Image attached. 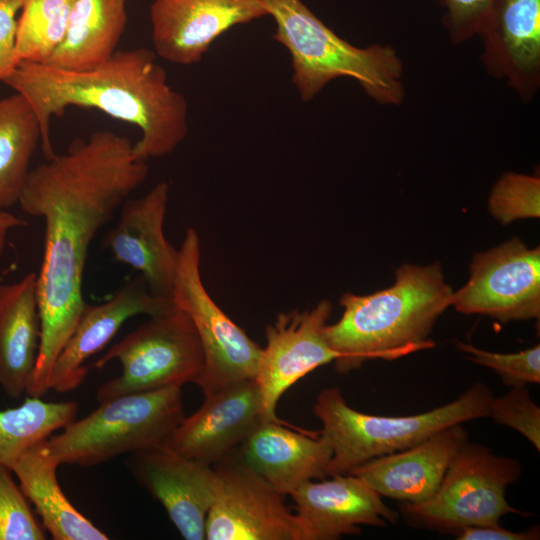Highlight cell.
<instances>
[{
  "label": "cell",
  "instance_id": "cell-5",
  "mask_svg": "<svg viewBox=\"0 0 540 540\" xmlns=\"http://www.w3.org/2000/svg\"><path fill=\"white\" fill-rule=\"evenodd\" d=\"M493 398L484 383L472 384L460 397L425 413L408 416L365 414L348 406L337 387L320 391L313 406L332 458L327 476L347 474L363 463L407 449L455 424L488 417Z\"/></svg>",
  "mask_w": 540,
  "mask_h": 540
},
{
  "label": "cell",
  "instance_id": "cell-21",
  "mask_svg": "<svg viewBox=\"0 0 540 540\" xmlns=\"http://www.w3.org/2000/svg\"><path fill=\"white\" fill-rule=\"evenodd\" d=\"M284 424L260 422L238 451L244 462L283 496L304 482L327 477L333 453L321 433H301Z\"/></svg>",
  "mask_w": 540,
  "mask_h": 540
},
{
  "label": "cell",
  "instance_id": "cell-1",
  "mask_svg": "<svg viewBox=\"0 0 540 540\" xmlns=\"http://www.w3.org/2000/svg\"><path fill=\"white\" fill-rule=\"evenodd\" d=\"M133 145L111 131H96L27 175L18 204L45 226L37 275L41 337L28 396L50 390L55 362L86 306L82 279L90 243L148 175Z\"/></svg>",
  "mask_w": 540,
  "mask_h": 540
},
{
  "label": "cell",
  "instance_id": "cell-10",
  "mask_svg": "<svg viewBox=\"0 0 540 540\" xmlns=\"http://www.w3.org/2000/svg\"><path fill=\"white\" fill-rule=\"evenodd\" d=\"M207 540H305L282 496L235 449L217 462Z\"/></svg>",
  "mask_w": 540,
  "mask_h": 540
},
{
  "label": "cell",
  "instance_id": "cell-27",
  "mask_svg": "<svg viewBox=\"0 0 540 540\" xmlns=\"http://www.w3.org/2000/svg\"><path fill=\"white\" fill-rule=\"evenodd\" d=\"M75 0H24L17 22L21 60L44 64L62 42Z\"/></svg>",
  "mask_w": 540,
  "mask_h": 540
},
{
  "label": "cell",
  "instance_id": "cell-17",
  "mask_svg": "<svg viewBox=\"0 0 540 540\" xmlns=\"http://www.w3.org/2000/svg\"><path fill=\"white\" fill-rule=\"evenodd\" d=\"M201 407L184 417L165 444L189 459L212 465L232 452L263 421L255 379L204 396Z\"/></svg>",
  "mask_w": 540,
  "mask_h": 540
},
{
  "label": "cell",
  "instance_id": "cell-8",
  "mask_svg": "<svg viewBox=\"0 0 540 540\" xmlns=\"http://www.w3.org/2000/svg\"><path fill=\"white\" fill-rule=\"evenodd\" d=\"M114 359L120 362L122 372L98 387L99 403L126 394L196 383L204 368L194 324L176 304L127 334L93 367L101 369Z\"/></svg>",
  "mask_w": 540,
  "mask_h": 540
},
{
  "label": "cell",
  "instance_id": "cell-6",
  "mask_svg": "<svg viewBox=\"0 0 540 540\" xmlns=\"http://www.w3.org/2000/svg\"><path fill=\"white\" fill-rule=\"evenodd\" d=\"M182 386L126 394L104 402L46 440L60 465L90 467L165 444L185 417Z\"/></svg>",
  "mask_w": 540,
  "mask_h": 540
},
{
  "label": "cell",
  "instance_id": "cell-7",
  "mask_svg": "<svg viewBox=\"0 0 540 540\" xmlns=\"http://www.w3.org/2000/svg\"><path fill=\"white\" fill-rule=\"evenodd\" d=\"M521 475V464L467 441L451 461L436 492L418 504L403 502L407 524L457 535L467 527L499 524L506 514L529 515L512 507L506 488Z\"/></svg>",
  "mask_w": 540,
  "mask_h": 540
},
{
  "label": "cell",
  "instance_id": "cell-15",
  "mask_svg": "<svg viewBox=\"0 0 540 540\" xmlns=\"http://www.w3.org/2000/svg\"><path fill=\"white\" fill-rule=\"evenodd\" d=\"M477 36L485 71L531 102L540 88V0H495Z\"/></svg>",
  "mask_w": 540,
  "mask_h": 540
},
{
  "label": "cell",
  "instance_id": "cell-29",
  "mask_svg": "<svg viewBox=\"0 0 540 540\" xmlns=\"http://www.w3.org/2000/svg\"><path fill=\"white\" fill-rule=\"evenodd\" d=\"M45 531L12 470L0 464V540H44Z\"/></svg>",
  "mask_w": 540,
  "mask_h": 540
},
{
  "label": "cell",
  "instance_id": "cell-3",
  "mask_svg": "<svg viewBox=\"0 0 540 540\" xmlns=\"http://www.w3.org/2000/svg\"><path fill=\"white\" fill-rule=\"evenodd\" d=\"M452 299L439 263L404 264L387 289L368 295L344 293L339 301L342 316L324 330L339 354L335 370L348 373L368 360H393L432 348L428 335Z\"/></svg>",
  "mask_w": 540,
  "mask_h": 540
},
{
  "label": "cell",
  "instance_id": "cell-24",
  "mask_svg": "<svg viewBox=\"0 0 540 540\" xmlns=\"http://www.w3.org/2000/svg\"><path fill=\"white\" fill-rule=\"evenodd\" d=\"M126 23V0H75L66 34L44 64L67 71L92 69L116 51Z\"/></svg>",
  "mask_w": 540,
  "mask_h": 540
},
{
  "label": "cell",
  "instance_id": "cell-16",
  "mask_svg": "<svg viewBox=\"0 0 540 540\" xmlns=\"http://www.w3.org/2000/svg\"><path fill=\"white\" fill-rule=\"evenodd\" d=\"M174 305L171 297L154 293L141 276L126 282L106 302L86 304L55 362L50 390L66 393L80 386L88 373L84 362L102 350L128 319L139 314L155 316Z\"/></svg>",
  "mask_w": 540,
  "mask_h": 540
},
{
  "label": "cell",
  "instance_id": "cell-2",
  "mask_svg": "<svg viewBox=\"0 0 540 540\" xmlns=\"http://www.w3.org/2000/svg\"><path fill=\"white\" fill-rule=\"evenodd\" d=\"M3 83L34 110L46 159L55 155L51 118L62 116L69 106L98 109L137 126L141 138L133 145V155L140 161L172 153L188 134L187 101L169 85L156 53L146 48L115 51L84 71L21 60Z\"/></svg>",
  "mask_w": 540,
  "mask_h": 540
},
{
  "label": "cell",
  "instance_id": "cell-23",
  "mask_svg": "<svg viewBox=\"0 0 540 540\" xmlns=\"http://www.w3.org/2000/svg\"><path fill=\"white\" fill-rule=\"evenodd\" d=\"M46 439L31 446L12 466L18 484L54 540H107L109 537L81 514L63 493Z\"/></svg>",
  "mask_w": 540,
  "mask_h": 540
},
{
  "label": "cell",
  "instance_id": "cell-4",
  "mask_svg": "<svg viewBox=\"0 0 540 540\" xmlns=\"http://www.w3.org/2000/svg\"><path fill=\"white\" fill-rule=\"evenodd\" d=\"M276 28L272 37L291 56L292 81L302 101H311L331 81L355 80L380 105L405 98L404 64L389 44L355 46L325 25L302 0H261Z\"/></svg>",
  "mask_w": 540,
  "mask_h": 540
},
{
  "label": "cell",
  "instance_id": "cell-18",
  "mask_svg": "<svg viewBox=\"0 0 540 540\" xmlns=\"http://www.w3.org/2000/svg\"><path fill=\"white\" fill-rule=\"evenodd\" d=\"M302 483L290 496L305 540H335L361 533L359 525L385 527L398 514L362 479L335 474Z\"/></svg>",
  "mask_w": 540,
  "mask_h": 540
},
{
  "label": "cell",
  "instance_id": "cell-35",
  "mask_svg": "<svg viewBox=\"0 0 540 540\" xmlns=\"http://www.w3.org/2000/svg\"><path fill=\"white\" fill-rule=\"evenodd\" d=\"M25 224V221L17 216L6 211H0V255L5 250L9 231Z\"/></svg>",
  "mask_w": 540,
  "mask_h": 540
},
{
  "label": "cell",
  "instance_id": "cell-11",
  "mask_svg": "<svg viewBox=\"0 0 540 540\" xmlns=\"http://www.w3.org/2000/svg\"><path fill=\"white\" fill-rule=\"evenodd\" d=\"M460 313L488 315L501 322L530 320L540 315V248L519 238L476 253L470 277L453 292Z\"/></svg>",
  "mask_w": 540,
  "mask_h": 540
},
{
  "label": "cell",
  "instance_id": "cell-28",
  "mask_svg": "<svg viewBox=\"0 0 540 540\" xmlns=\"http://www.w3.org/2000/svg\"><path fill=\"white\" fill-rule=\"evenodd\" d=\"M488 210L502 224L540 216L539 174L506 172L491 189Z\"/></svg>",
  "mask_w": 540,
  "mask_h": 540
},
{
  "label": "cell",
  "instance_id": "cell-33",
  "mask_svg": "<svg viewBox=\"0 0 540 540\" xmlns=\"http://www.w3.org/2000/svg\"><path fill=\"white\" fill-rule=\"evenodd\" d=\"M23 1L0 0V82H3L20 62L16 49L17 14Z\"/></svg>",
  "mask_w": 540,
  "mask_h": 540
},
{
  "label": "cell",
  "instance_id": "cell-20",
  "mask_svg": "<svg viewBox=\"0 0 540 540\" xmlns=\"http://www.w3.org/2000/svg\"><path fill=\"white\" fill-rule=\"evenodd\" d=\"M467 441L462 424H455L407 449L373 458L347 474L362 479L381 497L422 503L436 492Z\"/></svg>",
  "mask_w": 540,
  "mask_h": 540
},
{
  "label": "cell",
  "instance_id": "cell-34",
  "mask_svg": "<svg viewBox=\"0 0 540 540\" xmlns=\"http://www.w3.org/2000/svg\"><path fill=\"white\" fill-rule=\"evenodd\" d=\"M458 540H536L539 539V527L533 526L526 531H509L499 524L467 527L457 535Z\"/></svg>",
  "mask_w": 540,
  "mask_h": 540
},
{
  "label": "cell",
  "instance_id": "cell-26",
  "mask_svg": "<svg viewBox=\"0 0 540 540\" xmlns=\"http://www.w3.org/2000/svg\"><path fill=\"white\" fill-rule=\"evenodd\" d=\"M77 412L75 402H45L33 396L0 410V464L11 469L31 446L74 421Z\"/></svg>",
  "mask_w": 540,
  "mask_h": 540
},
{
  "label": "cell",
  "instance_id": "cell-12",
  "mask_svg": "<svg viewBox=\"0 0 540 540\" xmlns=\"http://www.w3.org/2000/svg\"><path fill=\"white\" fill-rule=\"evenodd\" d=\"M331 313L330 301L322 300L310 310L280 312L266 326V346L255 376L263 421L285 423L276 415L281 396L314 369L339 358L324 332Z\"/></svg>",
  "mask_w": 540,
  "mask_h": 540
},
{
  "label": "cell",
  "instance_id": "cell-32",
  "mask_svg": "<svg viewBox=\"0 0 540 540\" xmlns=\"http://www.w3.org/2000/svg\"><path fill=\"white\" fill-rule=\"evenodd\" d=\"M495 0H440L442 24L453 45L477 36Z\"/></svg>",
  "mask_w": 540,
  "mask_h": 540
},
{
  "label": "cell",
  "instance_id": "cell-31",
  "mask_svg": "<svg viewBox=\"0 0 540 540\" xmlns=\"http://www.w3.org/2000/svg\"><path fill=\"white\" fill-rule=\"evenodd\" d=\"M488 417L510 427L540 450V408L532 401L525 386L511 387L505 395L492 398Z\"/></svg>",
  "mask_w": 540,
  "mask_h": 540
},
{
  "label": "cell",
  "instance_id": "cell-22",
  "mask_svg": "<svg viewBox=\"0 0 540 540\" xmlns=\"http://www.w3.org/2000/svg\"><path fill=\"white\" fill-rule=\"evenodd\" d=\"M37 275L0 285V387L18 398L31 384L40 346Z\"/></svg>",
  "mask_w": 540,
  "mask_h": 540
},
{
  "label": "cell",
  "instance_id": "cell-14",
  "mask_svg": "<svg viewBox=\"0 0 540 540\" xmlns=\"http://www.w3.org/2000/svg\"><path fill=\"white\" fill-rule=\"evenodd\" d=\"M268 16L261 0H154L150 6L156 55L191 65L237 25Z\"/></svg>",
  "mask_w": 540,
  "mask_h": 540
},
{
  "label": "cell",
  "instance_id": "cell-9",
  "mask_svg": "<svg viewBox=\"0 0 540 540\" xmlns=\"http://www.w3.org/2000/svg\"><path fill=\"white\" fill-rule=\"evenodd\" d=\"M200 258V239L190 227L178 249L171 297L197 331L204 368L195 384L208 396L255 379L262 348L211 298L202 281Z\"/></svg>",
  "mask_w": 540,
  "mask_h": 540
},
{
  "label": "cell",
  "instance_id": "cell-30",
  "mask_svg": "<svg viewBox=\"0 0 540 540\" xmlns=\"http://www.w3.org/2000/svg\"><path fill=\"white\" fill-rule=\"evenodd\" d=\"M457 348L467 359L494 370L507 386L540 383L539 344L516 353L490 352L463 342H458Z\"/></svg>",
  "mask_w": 540,
  "mask_h": 540
},
{
  "label": "cell",
  "instance_id": "cell-13",
  "mask_svg": "<svg viewBox=\"0 0 540 540\" xmlns=\"http://www.w3.org/2000/svg\"><path fill=\"white\" fill-rule=\"evenodd\" d=\"M126 464L162 504L184 539H205L206 519L216 489V473L210 465L184 457L166 444L130 453Z\"/></svg>",
  "mask_w": 540,
  "mask_h": 540
},
{
  "label": "cell",
  "instance_id": "cell-19",
  "mask_svg": "<svg viewBox=\"0 0 540 540\" xmlns=\"http://www.w3.org/2000/svg\"><path fill=\"white\" fill-rule=\"evenodd\" d=\"M168 196L169 184L160 182L144 196L125 201L105 244L117 261L139 271L154 293L171 297L178 250L164 235Z\"/></svg>",
  "mask_w": 540,
  "mask_h": 540
},
{
  "label": "cell",
  "instance_id": "cell-25",
  "mask_svg": "<svg viewBox=\"0 0 540 540\" xmlns=\"http://www.w3.org/2000/svg\"><path fill=\"white\" fill-rule=\"evenodd\" d=\"M41 130L29 102L19 93L0 98V209L18 203Z\"/></svg>",
  "mask_w": 540,
  "mask_h": 540
}]
</instances>
